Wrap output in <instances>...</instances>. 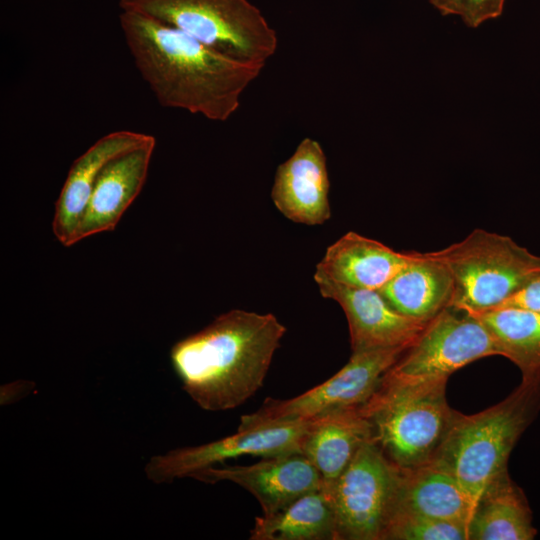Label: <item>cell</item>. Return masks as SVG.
Returning <instances> with one entry per match:
<instances>
[{"mask_svg": "<svg viewBox=\"0 0 540 540\" xmlns=\"http://www.w3.org/2000/svg\"><path fill=\"white\" fill-rule=\"evenodd\" d=\"M190 477L207 483L230 481L241 486L257 499L264 515L282 509L323 485L320 473L302 453L267 457L246 466H211Z\"/></svg>", "mask_w": 540, "mask_h": 540, "instance_id": "cell-12", "label": "cell"}, {"mask_svg": "<svg viewBox=\"0 0 540 540\" xmlns=\"http://www.w3.org/2000/svg\"><path fill=\"white\" fill-rule=\"evenodd\" d=\"M320 294L343 309L352 352L408 347L427 323L395 310L378 290L351 288L314 274Z\"/></svg>", "mask_w": 540, "mask_h": 540, "instance_id": "cell-11", "label": "cell"}, {"mask_svg": "<svg viewBox=\"0 0 540 540\" xmlns=\"http://www.w3.org/2000/svg\"><path fill=\"white\" fill-rule=\"evenodd\" d=\"M411 256L350 231L326 249L314 274L351 288L380 290Z\"/></svg>", "mask_w": 540, "mask_h": 540, "instance_id": "cell-16", "label": "cell"}, {"mask_svg": "<svg viewBox=\"0 0 540 540\" xmlns=\"http://www.w3.org/2000/svg\"><path fill=\"white\" fill-rule=\"evenodd\" d=\"M432 253L452 275L449 307L472 315L500 307L540 274V255L484 229Z\"/></svg>", "mask_w": 540, "mask_h": 540, "instance_id": "cell-6", "label": "cell"}, {"mask_svg": "<svg viewBox=\"0 0 540 540\" xmlns=\"http://www.w3.org/2000/svg\"><path fill=\"white\" fill-rule=\"evenodd\" d=\"M119 7L243 62L265 66L278 48L276 31L249 0H119Z\"/></svg>", "mask_w": 540, "mask_h": 540, "instance_id": "cell-5", "label": "cell"}, {"mask_svg": "<svg viewBox=\"0 0 540 540\" xmlns=\"http://www.w3.org/2000/svg\"><path fill=\"white\" fill-rule=\"evenodd\" d=\"M251 540H335V517L321 487L282 509L255 518Z\"/></svg>", "mask_w": 540, "mask_h": 540, "instance_id": "cell-21", "label": "cell"}, {"mask_svg": "<svg viewBox=\"0 0 540 540\" xmlns=\"http://www.w3.org/2000/svg\"><path fill=\"white\" fill-rule=\"evenodd\" d=\"M156 140L152 135L129 130L108 133L72 163L55 204L53 233L64 246L74 244L96 180L114 158Z\"/></svg>", "mask_w": 540, "mask_h": 540, "instance_id": "cell-14", "label": "cell"}, {"mask_svg": "<svg viewBox=\"0 0 540 540\" xmlns=\"http://www.w3.org/2000/svg\"><path fill=\"white\" fill-rule=\"evenodd\" d=\"M447 381L407 384L383 376L361 406L371 423L372 441L399 469L427 464L440 450L459 414L447 402Z\"/></svg>", "mask_w": 540, "mask_h": 540, "instance_id": "cell-4", "label": "cell"}, {"mask_svg": "<svg viewBox=\"0 0 540 540\" xmlns=\"http://www.w3.org/2000/svg\"><path fill=\"white\" fill-rule=\"evenodd\" d=\"M400 475L401 469L369 441L334 482L323 483L334 512L335 540H381Z\"/></svg>", "mask_w": 540, "mask_h": 540, "instance_id": "cell-7", "label": "cell"}, {"mask_svg": "<svg viewBox=\"0 0 540 540\" xmlns=\"http://www.w3.org/2000/svg\"><path fill=\"white\" fill-rule=\"evenodd\" d=\"M381 540H469L464 524L397 511L390 517Z\"/></svg>", "mask_w": 540, "mask_h": 540, "instance_id": "cell-23", "label": "cell"}, {"mask_svg": "<svg viewBox=\"0 0 540 540\" xmlns=\"http://www.w3.org/2000/svg\"><path fill=\"white\" fill-rule=\"evenodd\" d=\"M330 181L321 144L304 138L275 173L271 198L278 211L292 222L320 225L331 216Z\"/></svg>", "mask_w": 540, "mask_h": 540, "instance_id": "cell-13", "label": "cell"}, {"mask_svg": "<svg viewBox=\"0 0 540 540\" xmlns=\"http://www.w3.org/2000/svg\"><path fill=\"white\" fill-rule=\"evenodd\" d=\"M361 406L312 418L302 454L315 466L325 484L334 482L361 446L372 441L371 423Z\"/></svg>", "mask_w": 540, "mask_h": 540, "instance_id": "cell-19", "label": "cell"}, {"mask_svg": "<svg viewBox=\"0 0 540 540\" xmlns=\"http://www.w3.org/2000/svg\"><path fill=\"white\" fill-rule=\"evenodd\" d=\"M498 355L485 325L463 310L447 307L431 319L385 377L400 383L448 380L481 358Z\"/></svg>", "mask_w": 540, "mask_h": 540, "instance_id": "cell-9", "label": "cell"}, {"mask_svg": "<svg viewBox=\"0 0 540 540\" xmlns=\"http://www.w3.org/2000/svg\"><path fill=\"white\" fill-rule=\"evenodd\" d=\"M536 535L528 500L509 474L484 490L469 523V540H532Z\"/></svg>", "mask_w": 540, "mask_h": 540, "instance_id": "cell-20", "label": "cell"}, {"mask_svg": "<svg viewBox=\"0 0 540 540\" xmlns=\"http://www.w3.org/2000/svg\"><path fill=\"white\" fill-rule=\"evenodd\" d=\"M442 15H461L463 0H429Z\"/></svg>", "mask_w": 540, "mask_h": 540, "instance_id": "cell-26", "label": "cell"}, {"mask_svg": "<svg viewBox=\"0 0 540 540\" xmlns=\"http://www.w3.org/2000/svg\"><path fill=\"white\" fill-rule=\"evenodd\" d=\"M285 332L271 313L230 310L175 343L171 364L201 409H234L263 385Z\"/></svg>", "mask_w": 540, "mask_h": 540, "instance_id": "cell-2", "label": "cell"}, {"mask_svg": "<svg viewBox=\"0 0 540 540\" xmlns=\"http://www.w3.org/2000/svg\"><path fill=\"white\" fill-rule=\"evenodd\" d=\"M501 306H515L540 311V274Z\"/></svg>", "mask_w": 540, "mask_h": 540, "instance_id": "cell-25", "label": "cell"}, {"mask_svg": "<svg viewBox=\"0 0 540 540\" xmlns=\"http://www.w3.org/2000/svg\"><path fill=\"white\" fill-rule=\"evenodd\" d=\"M506 0H463L461 18L466 26L477 28L487 20L498 18Z\"/></svg>", "mask_w": 540, "mask_h": 540, "instance_id": "cell-24", "label": "cell"}, {"mask_svg": "<svg viewBox=\"0 0 540 540\" xmlns=\"http://www.w3.org/2000/svg\"><path fill=\"white\" fill-rule=\"evenodd\" d=\"M540 412V377L522 379L501 402L479 413H459L434 460L447 469L475 507L484 490L508 474L509 456Z\"/></svg>", "mask_w": 540, "mask_h": 540, "instance_id": "cell-3", "label": "cell"}, {"mask_svg": "<svg viewBox=\"0 0 540 540\" xmlns=\"http://www.w3.org/2000/svg\"><path fill=\"white\" fill-rule=\"evenodd\" d=\"M155 144L156 140L105 165L94 185L74 244L91 235L114 230L146 181Z\"/></svg>", "mask_w": 540, "mask_h": 540, "instance_id": "cell-15", "label": "cell"}, {"mask_svg": "<svg viewBox=\"0 0 540 540\" xmlns=\"http://www.w3.org/2000/svg\"><path fill=\"white\" fill-rule=\"evenodd\" d=\"M119 21L137 71L165 108L227 121L264 68L229 57L139 13L121 11Z\"/></svg>", "mask_w": 540, "mask_h": 540, "instance_id": "cell-1", "label": "cell"}, {"mask_svg": "<svg viewBox=\"0 0 540 540\" xmlns=\"http://www.w3.org/2000/svg\"><path fill=\"white\" fill-rule=\"evenodd\" d=\"M473 316L490 332L498 355L520 369L522 379L540 377V311L501 306Z\"/></svg>", "mask_w": 540, "mask_h": 540, "instance_id": "cell-22", "label": "cell"}, {"mask_svg": "<svg viewBox=\"0 0 540 540\" xmlns=\"http://www.w3.org/2000/svg\"><path fill=\"white\" fill-rule=\"evenodd\" d=\"M408 347L352 352L347 364L331 378L291 399L267 398L257 411L241 417L238 429H257L283 421L308 420L361 406L374 394L384 374Z\"/></svg>", "mask_w": 540, "mask_h": 540, "instance_id": "cell-8", "label": "cell"}, {"mask_svg": "<svg viewBox=\"0 0 540 540\" xmlns=\"http://www.w3.org/2000/svg\"><path fill=\"white\" fill-rule=\"evenodd\" d=\"M406 266L378 290L401 314L428 323L449 307L453 295L452 275L432 252H411Z\"/></svg>", "mask_w": 540, "mask_h": 540, "instance_id": "cell-17", "label": "cell"}, {"mask_svg": "<svg viewBox=\"0 0 540 540\" xmlns=\"http://www.w3.org/2000/svg\"><path fill=\"white\" fill-rule=\"evenodd\" d=\"M474 510L470 496L456 478L437 462L401 470L392 514L397 511L412 512L461 523L468 528Z\"/></svg>", "mask_w": 540, "mask_h": 540, "instance_id": "cell-18", "label": "cell"}, {"mask_svg": "<svg viewBox=\"0 0 540 540\" xmlns=\"http://www.w3.org/2000/svg\"><path fill=\"white\" fill-rule=\"evenodd\" d=\"M312 419L273 423L257 429L239 430L231 436L195 447L177 448L150 458L145 466L154 483L172 482L225 460L241 456L263 458L302 453Z\"/></svg>", "mask_w": 540, "mask_h": 540, "instance_id": "cell-10", "label": "cell"}]
</instances>
